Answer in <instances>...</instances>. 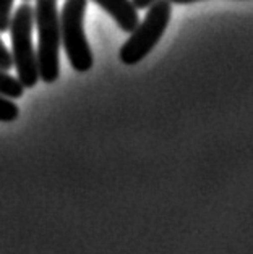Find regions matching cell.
Listing matches in <instances>:
<instances>
[{
    "label": "cell",
    "instance_id": "cell-1",
    "mask_svg": "<svg viewBox=\"0 0 253 254\" xmlns=\"http://www.w3.org/2000/svg\"><path fill=\"white\" fill-rule=\"evenodd\" d=\"M34 23L38 28V70L44 83H54L60 76V15L57 0H36Z\"/></svg>",
    "mask_w": 253,
    "mask_h": 254
},
{
    "label": "cell",
    "instance_id": "cell-2",
    "mask_svg": "<svg viewBox=\"0 0 253 254\" xmlns=\"http://www.w3.org/2000/svg\"><path fill=\"white\" fill-rule=\"evenodd\" d=\"M34 10L29 3H21L10 20L11 34V59L16 68L18 79L26 88H34L39 81L38 57L33 47Z\"/></svg>",
    "mask_w": 253,
    "mask_h": 254
},
{
    "label": "cell",
    "instance_id": "cell-3",
    "mask_svg": "<svg viewBox=\"0 0 253 254\" xmlns=\"http://www.w3.org/2000/svg\"><path fill=\"white\" fill-rule=\"evenodd\" d=\"M172 15V3L169 0H154L148 7V15L132 31V36L120 49L122 64L128 66L137 65L150 54L169 26Z\"/></svg>",
    "mask_w": 253,
    "mask_h": 254
},
{
    "label": "cell",
    "instance_id": "cell-4",
    "mask_svg": "<svg viewBox=\"0 0 253 254\" xmlns=\"http://www.w3.org/2000/svg\"><path fill=\"white\" fill-rule=\"evenodd\" d=\"M88 0H67L60 15V38L67 59L78 73L92 66V54L84 34V13Z\"/></svg>",
    "mask_w": 253,
    "mask_h": 254
},
{
    "label": "cell",
    "instance_id": "cell-5",
    "mask_svg": "<svg viewBox=\"0 0 253 254\" xmlns=\"http://www.w3.org/2000/svg\"><path fill=\"white\" fill-rule=\"evenodd\" d=\"M92 2L99 5L104 11H107L125 33H132L138 26V8L135 7L132 0H92Z\"/></svg>",
    "mask_w": 253,
    "mask_h": 254
},
{
    "label": "cell",
    "instance_id": "cell-6",
    "mask_svg": "<svg viewBox=\"0 0 253 254\" xmlns=\"http://www.w3.org/2000/svg\"><path fill=\"white\" fill-rule=\"evenodd\" d=\"M24 94V86L20 79L8 75V71L0 70V96L8 99H20Z\"/></svg>",
    "mask_w": 253,
    "mask_h": 254
},
{
    "label": "cell",
    "instance_id": "cell-7",
    "mask_svg": "<svg viewBox=\"0 0 253 254\" xmlns=\"http://www.w3.org/2000/svg\"><path fill=\"white\" fill-rule=\"evenodd\" d=\"M18 115H20V109L16 107L15 102H11L8 97L0 96V122H15Z\"/></svg>",
    "mask_w": 253,
    "mask_h": 254
},
{
    "label": "cell",
    "instance_id": "cell-8",
    "mask_svg": "<svg viewBox=\"0 0 253 254\" xmlns=\"http://www.w3.org/2000/svg\"><path fill=\"white\" fill-rule=\"evenodd\" d=\"M15 0H0V33L7 31L11 20V8Z\"/></svg>",
    "mask_w": 253,
    "mask_h": 254
},
{
    "label": "cell",
    "instance_id": "cell-9",
    "mask_svg": "<svg viewBox=\"0 0 253 254\" xmlns=\"http://www.w3.org/2000/svg\"><path fill=\"white\" fill-rule=\"evenodd\" d=\"M10 68H13V59H11V54L0 39V70L8 71Z\"/></svg>",
    "mask_w": 253,
    "mask_h": 254
},
{
    "label": "cell",
    "instance_id": "cell-10",
    "mask_svg": "<svg viewBox=\"0 0 253 254\" xmlns=\"http://www.w3.org/2000/svg\"><path fill=\"white\" fill-rule=\"evenodd\" d=\"M133 2V5L135 7H137L138 10H146L148 7H150V5L154 2V0H132Z\"/></svg>",
    "mask_w": 253,
    "mask_h": 254
},
{
    "label": "cell",
    "instance_id": "cell-11",
    "mask_svg": "<svg viewBox=\"0 0 253 254\" xmlns=\"http://www.w3.org/2000/svg\"><path fill=\"white\" fill-rule=\"evenodd\" d=\"M170 3H177V5H188V3H195V2H201V0H169Z\"/></svg>",
    "mask_w": 253,
    "mask_h": 254
},
{
    "label": "cell",
    "instance_id": "cell-12",
    "mask_svg": "<svg viewBox=\"0 0 253 254\" xmlns=\"http://www.w3.org/2000/svg\"><path fill=\"white\" fill-rule=\"evenodd\" d=\"M24 2H28V0H24Z\"/></svg>",
    "mask_w": 253,
    "mask_h": 254
}]
</instances>
